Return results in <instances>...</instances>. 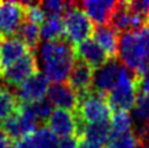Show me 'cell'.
<instances>
[{"label":"cell","instance_id":"28","mask_svg":"<svg viewBox=\"0 0 149 148\" xmlns=\"http://www.w3.org/2000/svg\"><path fill=\"white\" fill-rule=\"evenodd\" d=\"M136 146L137 138L133 133V131L120 135L111 133L107 143H106V148H136Z\"/></svg>","mask_w":149,"mask_h":148},{"label":"cell","instance_id":"17","mask_svg":"<svg viewBox=\"0 0 149 148\" xmlns=\"http://www.w3.org/2000/svg\"><path fill=\"white\" fill-rule=\"evenodd\" d=\"M83 11L86 14V16L91 20L93 24H96V26L107 25L111 14H112L116 1L112 0H99V1H83L79 3Z\"/></svg>","mask_w":149,"mask_h":148},{"label":"cell","instance_id":"16","mask_svg":"<svg viewBox=\"0 0 149 148\" xmlns=\"http://www.w3.org/2000/svg\"><path fill=\"white\" fill-rule=\"evenodd\" d=\"M29 52L32 51H30L27 46L16 36L3 37L1 47H0V73L8 67L13 66Z\"/></svg>","mask_w":149,"mask_h":148},{"label":"cell","instance_id":"3","mask_svg":"<svg viewBox=\"0 0 149 148\" xmlns=\"http://www.w3.org/2000/svg\"><path fill=\"white\" fill-rule=\"evenodd\" d=\"M74 114L83 125H89L110 121L112 110L106 100V95L91 90L79 99V106Z\"/></svg>","mask_w":149,"mask_h":148},{"label":"cell","instance_id":"29","mask_svg":"<svg viewBox=\"0 0 149 148\" xmlns=\"http://www.w3.org/2000/svg\"><path fill=\"white\" fill-rule=\"evenodd\" d=\"M134 87L138 95H149V66L134 74Z\"/></svg>","mask_w":149,"mask_h":148},{"label":"cell","instance_id":"26","mask_svg":"<svg viewBox=\"0 0 149 148\" xmlns=\"http://www.w3.org/2000/svg\"><path fill=\"white\" fill-rule=\"evenodd\" d=\"M19 108V101L15 94L8 89L0 88V120H5L13 115Z\"/></svg>","mask_w":149,"mask_h":148},{"label":"cell","instance_id":"25","mask_svg":"<svg viewBox=\"0 0 149 148\" xmlns=\"http://www.w3.org/2000/svg\"><path fill=\"white\" fill-rule=\"evenodd\" d=\"M132 120L137 127L149 121V95H138L132 109Z\"/></svg>","mask_w":149,"mask_h":148},{"label":"cell","instance_id":"34","mask_svg":"<svg viewBox=\"0 0 149 148\" xmlns=\"http://www.w3.org/2000/svg\"><path fill=\"white\" fill-rule=\"evenodd\" d=\"M146 27L149 30V17H148V20H147V26H146Z\"/></svg>","mask_w":149,"mask_h":148},{"label":"cell","instance_id":"15","mask_svg":"<svg viewBox=\"0 0 149 148\" xmlns=\"http://www.w3.org/2000/svg\"><path fill=\"white\" fill-rule=\"evenodd\" d=\"M74 51L75 57L86 63L93 69H99L110 59L105 51L93 38H88L81 43L74 46Z\"/></svg>","mask_w":149,"mask_h":148},{"label":"cell","instance_id":"8","mask_svg":"<svg viewBox=\"0 0 149 148\" xmlns=\"http://www.w3.org/2000/svg\"><path fill=\"white\" fill-rule=\"evenodd\" d=\"M41 127H43V126L38 121L22 114L19 108L13 115L3 120L1 122V131L11 142L26 138V137L33 135Z\"/></svg>","mask_w":149,"mask_h":148},{"label":"cell","instance_id":"7","mask_svg":"<svg viewBox=\"0 0 149 148\" xmlns=\"http://www.w3.org/2000/svg\"><path fill=\"white\" fill-rule=\"evenodd\" d=\"M127 68L120 62L118 58L109 59L105 64L94 72L93 90L100 94H109L125 75Z\"/></svg>","mask_w":149,"mask_h":148},{"label":"cell","instance_id":"9","mask_svg":"<svg viewBox=\"0 0 149 148\" xmlns=\"http://www.w3.org/2000/svg\"><path fill=\"white\" fill-rule=\"evenodd\" d=\"M25 20V5L17 1H0V36H16Z\"/></svg>","mask_w":149,"mask_h":148},{"label":"cell","instance_id":"23","mask_svg":"<svg viewBox=\"0 0 149 148\" xmlns=\"http://www.w3.org/2000/svg\"><path fill=\"white\" fill-rule=\"evenodd\" d=\"M40 31H41V40H43V42L65 37L63 17L47 16L45 22L41 25Z\"/></svg>","mask_w":149,"mask_h":148},{"label":"cell","instance_id":"19","mask_svg":"<svg viewBox=\"0 0 149 148\" xmlns=\"http://www.w3.org/2000/svg\"><path fill=\"white\" fill-rule=\"evenodd\" d=\"M58 140L52 132L43 126L33 135L13 142L10 148H57Z\"/></svg>","mask_w":149,"mask_h":148},{"label":"cell","instance_id":"24","mask_svg":"<svg viewBox=\"0 0 149 148\" xmlns=\"http://www.w3.org/2000/svg\"><path fill=\"white\" fill-rule=\"evenodd\" d=\"M111 133L120 135L133 131V120L128 111H115L111 116Z\"/></svg>","mask_w":149,"mask_h":148},{"label":"cell","instance_id":"22","mask_svg":"<svg viewBox=\"0 0 149 148\" xmlns=\"http://www.w3.org/2000/svg\"><path fill=\"white\" fill-rule=\"evenodd\" d=\"M40 27L41 26L31 22L29 20H24V22L21 24L20 29L17 30V34H16L17 38L22 41L27 46V48L32 52H35L40 46V41H41Z\"/></svg>","mask_w":149,"mask_h":148},{"label":"cell","instance_id":"27","mask_svg":"<svg viewBox=\"0 0 149 148\" xmlns=\"http://www.w3.org/2000/svg\"><path fill=\"white\" fill-rule=\"evenodd\" d=\"M41 9L47 16H64L68 10L72 8L73 1H62V0H46L38 3Z\"/></svg>","mask_w":149,"mask_h":148},{"label":"cell","instance_id":"2","mask_svg":"<svg viewBox=\"0 0 149 148\" xmlns=\"http://www.w3.org/2000/svg\"><path fill=\"white\" fill-rule=\"evenodd\" d=\"M117 58L134 74L149 66V30L147 27L120 34Z\"/></svg>","mask_w":149,"mask_h":148},{"label":"cell","instance_id":"6","mask_svg":"<svg viewBox=\"0 0 149 148\" xmlns=\"http://www.w3.org/2000/svg\"><path fill=\"white\" fill-rule=\"evenodd\" d=\"M106 100L112 111H128L133 109L137 100L134 73L127 69L117 87L106 94Z\"/></svg>","mask_w":149,"mask_h":148},{"label":"cell","instance_id":"14","mask_svg":"<svg viewBox=\"0 0 149 148\" xmlns=\"http://www.w3.org/2000/svg\"><path fill=\"white\" fill-rule=\"evenodd\" d=\"M47 100L53 108L75 112L79 106V98L68 83L52 84L47 93Z\"/></svg>","mask_w":149,"mask_h":148},{"label":"cell","instance_id":"33","mask_svg":"<svg viewBox=\"0 0 149 148\" xmlns=\"http://www.w3.org/2000/svg\"><path fill=\"white\" fill-rule=\"evenodd\" d=\"M13 142L10 141L3 131H0V148H10Z\"/></svg>","mask_w":149,"mask_h":148},{"label":"cell","instance_id":"1","mask_svg":"<svg viewBox=\"0 0 149 148\" xmlns=\"http://www.w3.org/2000/svg\"><path fill=\"white\" fill-rule=\"evenodd\" d=\"M40 61L43 67L45 75L49 82L67 83L77 57L74 46L67 37L52 41H46L40 46Z\"/></svg>","mask_w":149,"mask_h":148},{"label":"cell","instance_id":"12","mask_svg":"<svg viewBox=\"0 0 149 148\" xmlns=\"http://www.w3.org/2000/svg\"><path fill=\"white\" fill-rule=\"evenodd\" d=\"M107 25L115 29L118 34H123L144 29L147 26V21L133 15L127 8L126 1H116Z\"/></svg>","mask_w":149,"mask_h":148},{"label":"cell","instance_id":"4","mask_svg":"<svg viewBox=\"0 0 149 148\" xmlns=\"http://www.w3.org/2000/svg\"><path fill=\"white\" fill-rule=\"evenodd\" d=\"M37 72H40L38 59L35 52H29L17 62H15L13 66L8 67L0 73V88L15 93L21 84Z\"/></svg>","mask_w":149,"mask_h":148},{"label":"cell","instance_id":"18","mask_svg":"<svg viewBox=\"0 0 149 148\" xmlns=\"http://www.w3.org/2000/svg\"><path fill=\"white\" fill-rule=\"evenodd\" d=\"M94 41L105 51L110 59L117 58L118 56V42L120 34L110 25L95 26L94 30Z\"/></svg>","mask_w":149,"mask_h":148},{"label":"cell","instance_id":"21","mask_svg":"<svg viewBox=\"0 0 149 148\" xmlns=\"http://www.w3.org/2000/svg\"><path fill=\"white\" fill-rule=\"evenodd\" d=\"M19 110L22 114L38 121L42 126H45L51 114L53 112V106L47 99H41L33 103L19 104Z\"/></svg>","mask_w":149,"mask_h":148},{"label":"cell","instance_id":"10","mask_svg":"<svg viewBox=\"0 0 149 148\" xmlns=\"http://www.w3.org/2000/svg\"><path fill=\"white\" fill-rule=\"evenodd\" d=\"M46 126L56 137H72L79 138V122L74 112L67 110L56 109L48 117ZM80 140V138H79Z\"/></svg>","mask_w":149,"mask_h":148},{"label":"cell","instance_id":"31","mask_svg":"<svg viewBox=\"0 0 149 148\" xmlns=\"http://www.w3.org/2000/svg\"><path fill=\"white\" fill-rule=\"evenodd\" d=\"M133 133L136 136L137 142L143 148H149V121L143 124L139 127H137L133 131Z\"/></svg>","mask_w":149,"mask_h":148},{"label":"cell","instance_id":"32","mask_svg":"<svg viewBox=\"0 0 149 148\" xmlns=\"http://www.w3.org/2000/svg\"><path fill=\"white\" fill-rule=\"evenodd\" d=\"M79 143H80V140L75 136L64 137V138H61L58 141L57 148H78Z\"/></svg>","mask_w":149,"mask_h":148},{"label":"cell","instance_id":"35","mask_svg":"<svg viewBox=\"0 0 149 148\" xmlns=\"http://www.w3.org/2000/svg\"><path fill=\"white\" fill-rule=\"evenodd\" d=\"M1 41H3V37L0 36V47H1Z\"/></svg>","mask_w":149,"mask_h":148},{"label":"cell","instance_id":"36","mask_svg":"<svg viewBox=\"0 0 149 148\" xmlns=\"http://www.w3.org/2000/svg\"><path fill=\"white\" fill-rule=\"evenodd\" d=\"M0 131H1V121H0Z\"/></svg>","mask_w":149,"mask_h":148},{"label":"cell","instance_id":"20","mask_svg":"<svg viewBox=\"0 0 149 148\" xmlns=\"http://www.w3.org/2000/svg\"><path fill=\"white\" fill-rule=\"evenodd\" d=\"M110 136H111L110 121L97 122V124H89L83 127L81 141L102 147L104 145L107 143Z\"/></svg>","mask_w":149,"mask_h":148},{"label":"cell","instance_id":"13","mask_svg":"<svg viewBox=\"0 0 149 148\" xmlns=\"http://www.w3.org/2000/svg\"><path fill=\"white\" fill-rule=\"evenodd\" d=\"M93 79L94 69L81 59L77 58L72 68V72L67 79V83L73 89V91L78 95L79 99L93 90Z\"/></svg>","mask_w":149,"mask_h":148},{"label":"cell","instance_id":"11","mask_svg":"<svg viewBox=\"0 0 149 148\" xmlns=\"http://www.w3.org/2000/svg\"><path fill=\"white\" fill-rule=\"evenodd\" d=\"M49 89V80L42 72H37L27 80L24 82L21 85L15 90L19 104L25 103H33L37 100L45 99Z\"/></svg>","mask_w":149,"mask_h":148},{"label":"cell","instance_id":"30","mask_svg":"<svg viewBox=\"0 0 149 148\" xmlns=\"http://www.w3.org/2000/svg\"><path fill=\"white\" fill-rule=\"evenodd\" d=\"M128 10L136 16L143 20L149 17V0H136V1H126Z\"/></svg>","mask_w":149,"mask_h":148},{"label":"cell","instance_id":"5","mask_svg":"<svg viewBox=\"0 0 149 148\" xmlns=\"http://www.w3.org/2000/svg\"><path fill=\"white\" fill-rule=\"evenodd\" d=\"M63 22H64L65 37L73 46H77L90 38L95 30V25L77 1H73L72 8L63 17Z\"/></svg>","mask_w":149,"mask_h":148}]
</instances>
